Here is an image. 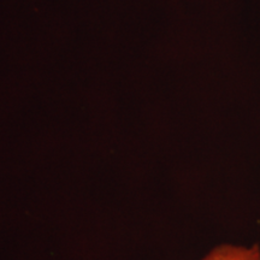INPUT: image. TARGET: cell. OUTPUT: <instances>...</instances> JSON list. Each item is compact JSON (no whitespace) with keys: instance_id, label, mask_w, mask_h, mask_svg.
Returning <instances> with one entry per match:
<instances>
[{"instance_id":"1","label":"cell","mask_w":260,"mask_h":260,"mask_svg":"<svg viewBox=\"0 0 260 260\" xmlns=\"http://www.w3.org/2000/svg\"><path fill=\"white\" fill-rule=\"evenodd\" d=\"M199 260H260V245L253 243L252 246H242L220 243Z\"/></svg>"}]
</instances>
